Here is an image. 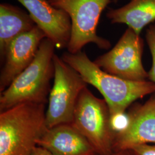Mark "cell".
Returning a JSON list of instances; mask_svg holds the SVG:
<instances>
[{
  "label": "cell",
  "instance_id": "obj_1",
  "mask_svg": "<svg viewBox=\"0 0 155 155\" xmlns=\"http://www.w3.org/2000/svg\"><path fill=\"white\" fill-rule=\"evenodd\" d=\"M61 59L77 71L87 84L97 89L104 98L113 124L124 115L129 106L139 99L155 93V83L148 80L136 82L122 79L103 71L82 51L64 52Z\"/></svg>",
  "mask_w": 155,
  "mask_h": 155
},
{
  "label": "cell",
  "instance_id": "obj_2",
  "mask_svg": "<svg viewBox=\"0 0 155 155\" xmlns=\"http://www.w3.org/2000/svg\"><path fill=\"white\" fill-rule=\"evenodd\" d=\"M45 104L23 103L0 113V155H31L47 130Z\"/></svg>",
  "mask_w": 155,
  "mask_h": 155
},
{
  "label": "cell",
  "instance_id": "obj_3",
  "mask_svg": "<svg viewBox=\"0 0 155 155\" xmlns=\"http://www.w3.org/2000/svg\"><path fill=\"white\" fill-rule=\"evenodd\" d=\"M55 45L47 38L40 45L35 58L0 95L1 111L23 103L45 104L54 77Z\"/></svg>",
  "mask_w": 155,
  "mask_h": 155
},
{
  "label": "cell",
  "instance_id": "obj_4",
  "mask_svg": "<svg viewBox=\"0 0 155 155\" xmlns=\"http://www.w3.org/2000/svg\"><path fill=\"white\" fill-rule=\"evenodd\" d=\"M72 125L93 145L98 155H111L116 131L105 100L95 97L85 87L74 113Z\"/></svg>",
  "mask_w": 155,
  "mask_h": 155
},
{
  "label": "cell",
  "instance_id": "obj_5",
  "mask_svg": "<svg viewBox=\"0 0 155 155\" xmlns=\"http://www.w3.org/2000/svg\"><path fill=\"white\" fill-rule=\"evenodd\" d=\"M56 8L69 15L71 33L67 47L68 52L76 54L86 45L94 43L101 49L108 50L109 40L98 36L97 29L101 15L111 0H48Z\"/></svg>",
  "mask_w": 155,
  "mask_h": 155
},
{
  "label": "cell",
  "instance_id": "obj_6",
  "mask_svg": "<svg viewBox=\"0 0 155 155\" xmlns=\"http://www.w3.org/2000/svg\"><path fill=\"white\" fill-rule=\"evenodd\" d=\"M54 64V84L46 111L48 129L72 123L78 98L87 84L77 71L56 54Z\"/></svg>",
  "mask_w": 155,
  "mask_h": 155
},
{
  "label": "cell",
  "instance_id": "obj_7",
  "mask_svg": "<svg viewBox=\"0 0 155 155\" xmlns=\"http://www.w3.org/2000/svg\"><path fill=\"white\" fill-rule=\"evenodd\" d=\"M144 41L140 35L128 28L111 50L98 56L94 62L103 71L125 80H148L142 57Z\"/></svg>",
  "mask_w": 155,
  "mask_h": 155
},
{
  "label": "cell",
  "instance_id": "obj_8",
  "mask_svg": "<svg viewBox=\"0 0 155 155\" xmlns=\"http://www.w3.org/2000/svg\"><path fill=\"white\" fill-rule=\"evenodd\" d=\"M125 126L117 132L114 152L131 150L141 144L155 143V93L144 104H136L129 111Z\"/></svg>",
  "mask_w": 155,
  "mask_h": 155
},
{
  "label": "cell",
  "instance_id": "obj_9",
  "mask_svg": "<svg viewBox=\"0 0 155 155\" xmlns=\"http://www.w3.org/2000/svg\"><path fill=\"white\" fill-rule=\"evenodd\" d=\"M45 33L36 25L30 31L13 39L6 51L0 74V91L5 90L13 81L33 61Z\"/></svg>",
  "mask_w": 155,
  "mask_h": 155
},
{
  "label": "cell",
  "instance_id": "obj_10",
  "mask_svg": "<svg viewBox=\"0 0 155 155\" xmlns=\"http://www.w3.org/2000/svg\"><path fill=\"white\" fill-rule=\"evenodd\" d=\"M28 11L35 23L55 48H67L71 33L69 15L52 5L48 0H17Z\"/></svg>",
  "mask_w": 155,
  "mask_h": 155
},
{
  "label": "cell",
  "instance_id": "obj_11",
  "mask_svg": "<svg viewBox=\"0 0 155 155\" xmlns=\"http://www.w3.org/2000/svg\"><path fill=\"white\" fill-rule=\"evenodd\" d=\"M37 145L54 155H98L88 140L71 124L48 129Z\"/></svg>",
  "mask_w": 155,
  "mask_h": 155
},
{
  "label": "cell",
  "instance_id": "obj_12",
  "mask_svg": "<svg viewBox=\"0 0 155 155\" xmlns=\"http://www.w3.org/2000/svg\"><path fill=\"white\" fill-rule=\"evenodd\" d=\"M36 24L29 14L18 6L0 4V57L3 62L6 51L13 39L31 31Z\"/></svg>",
  "mask_w": 155,
  "mask_h": 155
},
{
  "label": "cell",
  "instance_id": "obj_13",
  "mask_svg": "<svg viewBox=\"0 0 155 155\" xmlns=\"http://www.w3.org/2000/svg\"><path fill=\"white\" fill-rule=\"evenodd\" d=\"M106 16L112 24H124L138 35L155 21V0H130L126 5L110 9Z\"/></svg>",
  "mask_w": 155,
  "mask_h": 155
},
{
  "label": "cell",
  "instance_id": "obj_14",
  "mask_svg": "<svg viewBox=\"0 0 155 155\" xmlns=\"http://www.w3.org/2000/svg\"><path fill=\"white\" fill-rule=\"evenodd\" d=\"M145 39L152 58V65L148 72V81L155 83V24L147 29Z\"/></svg>",
  "mask_w": 155,
  "mask_h": 155
},
{
  "label": "cell",
  "instance_id": "obj_15",
  "mask_svg": "<svg viewBox=\"0 0 155 155\" xmlns=\"http://www.w3.org/2000/svg\"><path fill=\"white\" fill-rule=\"evenodd\" d=\"M129 150L132 155H155V145H139Z\"/></svg>",
  "mask_w": 155,
  "mask_h": 155
},
{
  "label": "cell",
  "instance_id": "obj_16",
  "mask_svg": "<svg viewBox=\"0 0 155 155\" xmlns=\"http://www.w3.org/2000/svg\"><path fill=\"white\" fill-rule=\"evenodd\" d=\"M31 155H54L48 150L43 147L37 146L33 150Z\"/></svg>",
  "mask_w": 155,
  "mask_h": 155
},
{
  "label": "cell",
  "instance_id": "obj_17",
  "mask_svg": "<svg viewBox=\"0 0 155 155\" xmlns=\"http://www.w3.org/2000/svg\"><path fill=\"white\" fill-rule=\"evenodd\" d=\"M111 155H132L129 150L114 152Z\"/></svg>",
  "mask_w": 155,
  "mask_h": 155
}]
</instances>
